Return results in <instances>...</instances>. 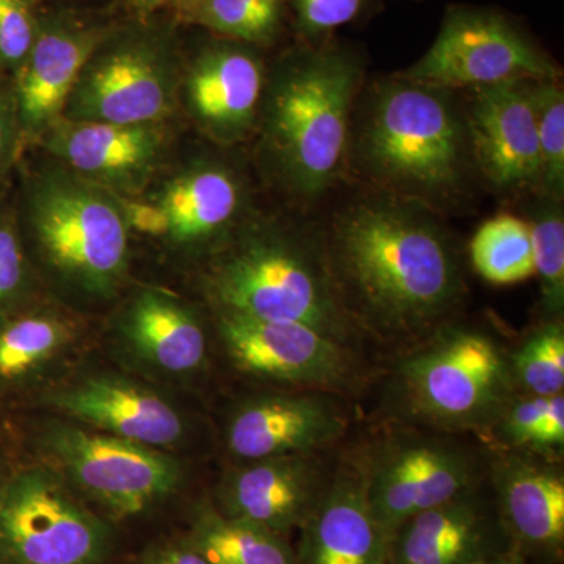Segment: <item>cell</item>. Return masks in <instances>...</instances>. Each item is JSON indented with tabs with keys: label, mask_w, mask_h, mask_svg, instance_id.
<instances>
[{
	"label": "cell",
	"mask_w": 564,
	"mask_h": 564,
	"mask_svg": "<svg viewBox=\"0 0 564 564\" xmlns=\"http://www.w3.org/2000/svg\"><path fill=\"white\" fill-rule=\"evenodd\" d=\"M176 79L158 52L124 46L88 61L62 120L161 124L174 107Z\"/></svg>",
	"instance_id": "2e32d148"
},
{
	"label": "cell",
	"mask_w": 564,
	"mask_h": 564,
	"mask_svg": "<svg viewBox=\"0 0 564 564\" xmlns=\"http://www.w3.org/2000/svg\"><path fill=\"white\" fill-rule=\"evenodd\" d=\"M516 392L551 397L564 392V323L543 321L508 350Z\"/></svg>",
	"instance_id": "f1b7e54d"
},
{
	"label": "cell",
	"mask_w": 564,
	"mask_h": 564,
	"mask_svg": "<svg viewBox=\"0 0 564 564\" xmlns=\"http://www.w3.org/2000/svg\"><path fill=\"white\" fill-rule=\"evenodd\" d=\"M532 82L470 88L466 120L473 161L494 191L538 188L540 144Z\"/></svg>",
	"instance_id": "d6986e66"
},
{
	"label": "cell",
	"mask_w": 564,
	"mask_h": 564,
	"mask_svg": "<svg viewBox=\"0 0 564 564\" xmlns=\"http://www.w3.org/2000/svg\"><path fill=\"white\" fill-rule=\"evenodd\" d=\"M345 397L273 389L239 400L223 429L234 463L285 455H315L340 443L350 429Z\"/></svg>",
	"instance_id": "5bb4252c"
},
{
	"label": "cell",
	"mask_w": 564,
	"mask_h": 564,
	"mask_svg": "<svg viewBox=\"0 0 564 564\" xmlns=\"http://www.w3.org/2000/svg\"><path fill=\"white\" fill-rule=\"evenodd\" d=\"M0 440H2V437H0ZM14 463L17 462H13V458H11L9 448L0 441V488H2L7 477H9L10 470L13 469Z\"/></svg>",
	"instance_id": "f35d334b"
},
{
	"label": "cell",
	"mask_w": 564,
	"mask_h": 564,
	"mask_svg": "<svg viewBox=\"0 0 564 564\" xmlns=\"http://www.w3.org/2000/svg\"><path fill=\"white\" fill-rule=\"evenodd\" d=\"M212 326L229 366L258 384L347 397L369 377L361 350L303 323L212 310Z\"/></svg>",
	"instance_id": "30bf717a"
},
{
	"label": "cell",
	"mask_w": 564,
	"mask_h": 564,
	"mask_svg": "<svg viewBox=\"0 0 564 564\" xmlns=\"http://www.w3.org/2000/svg\"><path fill=\"white\" fill-rule=\"evenodd\" d=\"M534 274L540 280L544 321H563L564 218L556 202L545 203L529 223Z\"/></svg>",
	"instance_id": "4dcf8cb0"
},
{
	"label": "cell",
	"mask_w": 564,
	"mask_h": 564,
	"mask_svg": "<svg viewBox=\"0 0 564 564\" xmlns=\"http://www.w3.org/2000/svg\"><path fill=\"white\" fill-rule=\"evenodd\" d=\"M20 410H41L96 430L172 452L187 441V414L161 386L128 370H70L35 393Z\"/></svg>",
	"instance_id": "8fae6325"
},
{
	"label": "cell",
	"mask_w": 564,
	"mask_h": 564,
	"mask_svg": "<svg viewBox=\"0 0 564 564\" xmlns=\"http://www.w3.org/2000/svg\"><path fill=\"white\" fill-rule=\"evenodd\" d=\"M204 291L212 310L303 323L361 351L366 343L334 291L321 236L247 226L212 254Z\"/></svg>",
	"instance_id": "277c9868"
},
{
	"label": "cell",
	"mask_w": 564,
	"mask_h": 564,
	"mask_svg": "<svg viewBox=\"0 0 564 564\" xmlns=\"http://www.w3.org/2000/svg\"><path fill=\"white\" fill-rule=\"evenodd\" d=\"M488 480L513 551L530 564H563L562 462L489 448Z\"/></svg>",
	"instance_id": "9a60e30c"
},
{
	"label": "cell",
	"mask_w": 564,
	"mask_h": 564,
	"mask_svg": "<svg viewBox=\"0 0 564 564\" xmlns=\"http://www.w3.org/2000/svg\"><path fill=\"white\" fill-rule=\"evenodd\" d=\"M95 52V40L85 33H36L28 57L11 74V93L20 124L21 150L40 143L63 110L82 69Z\"/></svg>",
	"instance_id": "cb8c5ba5"
},
{
	"label": "cell",
	"mask_w": 564,
	"mask_h": 564,
	"mask_svg": "<svg viewBox=\"0 0 564 564\" xmlns=\"http://www.w3.org/2000/svg\"><path fill=\"white\" fill-rule=\"evenodd\" d=\"M532 98L540 144V184L545 199L564 192V93L558 79L533 80Z\"/></svg>",
	"instance_id": "1f68e13d"
},
{
	"label": "cell",
	"mask_w": 564,
	"mask_h": 564,
	"mask_svg": "<svg viewBox=\"0 0 564 564\" xmlns=\"http://www.w3.org/2000/svg\"><path fill=\"white\" fill-rule=\"evenodd\" d=\"M43 291L22 240L17 209L0 203V321L43 302Z\"/></svg>",
	"instance_id": "f546056e"
},
{
	"label": "cell",
	"mask_w": 564,
	"mask_h": 564,
	"mask_svg": "<svg viewBox=\"0 0 564 564\" xmlns=\"http://www.w3.org/2000/svg\"><path fill=\"white\" fill-rule=\"evenodd\" d=\"M399 77L451 91L502 82L558 79V70L500 14L455 9L448 11L432 47Z\"/></svg>",
	"instance_id": "7c38bea8"
},
{
	"label": "cell",
	"mask_w": 564,
	"mask_h": 564,
	"mask_svg": "<svg viewBox=\"0 0 564 564\" xmlns=\"http://www.w3.org/2000/svg\"><path fill=\"white\" fill-rule=\"evenodd\" d=\"M358 62L344 51L296 55L262 95L263 137L282 180L318 198L343 173L358 93Z\"/></svg>",
	"instance_id": "8992f818"
},
{
	"label": "cell",
	"mask_w": 564,
	"mask_h": 564,
	"mask_svg": "<svg viewBox=\"0 0 564 564\" xmlns=\"http://www.w3.org/2000/svg\"><path fill=\"white\" fill-rule=\"evenodd\" d=\"M386 384L391 423L480 437L514 395L508 348L452 322L400 352Z\"/></svg>",
	"instance_id": "5b68a950"
},
{
	"label": "cell",
	"mask_w": 564,
	"mask_h": 564,
	"mask_svg": "<svg viewBox=\"0 0 564 564\" xmlns=\"http://www.w3.org/2000/svg\"><path fill=\"white\" fill-rule=\"evenodd\" d=\"M513 551L488 477L403 522L389 538L386 564H475Z\"/></svg>",
	"instance_id": "ffe728a7"
},
{
	"label": "cell",
	"mask_w": 564,
	"mask_h": 564,
	"mask_svg": "<svg viewBox=\"0 0 564 564\" xmlns=\"http://www.w3.org/2000/svg\"><path fill=\"white\" fill-rule=\"evenodd\" d=\"M133 6L139 7V9H152V7L158 6L161 0H131Z\"/></svg>",
	"instance_id": "ab89813d"
},
{
	"label": "cell",
	"mask_w": 564,
	"mask_h": 564,
	"mask_svg": "<svg viewBox=\"0 0 564 564\" xmlns=\"http://www.w3.org/2000/svg\"><path fill=\"white\" fill-rule=\"evenodd\" d=\"M433 210L397 196L351 203L322 234L340 306L364 340L403 350L455 322L462 256Z\"/></svg>",
	"instance_id": "6da1fadb"
},
{
	"label": "cell",
	"mask_w": 564,
	"mask_h": 564,
	"mask_svg": "<svg viewBox=\"0 0 564 564\" xmlns=\"http://www.w3.org/2000/svg\"><path fill=\"white\" fill-rule=\"evenodd\" d=\"M161 124L61 120L41 139L69 172L107 191H133L154 172L165 150Z\"/></svg>",
	"instance_id": "7402d4cb"
},
{
	"label": "cell",
	"mask_w": 564,
	"mask_h": 564,
	"mask_svg": "<svg viewBox=\"0 0 564 564\" xmlns=\"http://www.w3.org/2000/svg\"><path fill=\"white\" fill-rule=\"evenodd\" d=\"M137 564H209L184 533L154 541L141 552Z\"/></svg>",
	"instance_id": "8d00e7d4"
},
{
	"label": "cell",
	"mask_w": 564,
	"mask_h": 564,
	"mask_svg": "<svg viewBox=\"0 0 564 564\" xmlns=\"http://www.w3.org/2000/svg\"><path fill=\"white\" fill-rule=\"evenodd\" d=\"M333 466L322 454L236 463L221 475L210 500L228 518L291 538L313 513Z\"/></svg>",
	"instance_id": "e0dca14e"
},
{
	"label": "cell",
	"mask_w": 564,
	"mask_h": 564,
	"mask_svg": "<svg viewBox=\"0 0 564 564\" xmlns=\"http://www.w3.org/2000/svg\"><path fill=\"white\" fill-rule=\"evenodd\" d=\"M31 0H0V74H13L36 39Z\"/></svg>",
	"instance_id": "836d02e7"
},
{
	"label": "cell",
	"mask_w": 564,
	"mask_h": 564,
	"mask_svg": "<svg viewBox=\"0 0 564 564\" xmlns=\"http://www.w3.org/2000/svg\"><path fill=\"white\" fill-rule=\"evenodd\" d=\"M470 261L484 280L516 284L534 274L529 223L514 215H497L481 225L470 242Z\"/></svg>",
	"instance_id": "83f0119b"
},
{
	"label": "cell",
	"mask_w": 564,
	"mask_h": 564,
	"mask_svg": "<svg viewBox=\"0 0 564 564\" xmlns=\"http://www.w3.org/2000/svg\"><path fill=\"white\" fill-rule=\"evenodd\" d=\"M475 564H530L527 562L524 556L519 555L516 551L503 552V554L491 556V558H486L484 562H478Z\"/></svg>",
	"instance_id": "74e56055"
},
{
	"label": "cell",
	"mask_w": 564,
	"mask_h": 564,
	"mask_svg": "<svg viewBox=\"0 0 564 564\" xmlns=\"http://www.w3.org/2000/svg\"><path fill=\"white\" fill-rule=\"evenodd\" d=\"M185 93L188 109L204 131L234 143L247 135L261 109V62L234 47L210 51L193 66Z\"/></svg>",
	"instance_id": "d4e9b609"
},
{
	"label": "cell",
	"mask_w": 564,
	"mask_h": 564,
	"mask_svg": "<svg viewBox=\"0 0 564 564\" xmlns=\"http://www.w3.org/2000/svg\"><path fill=\"white\" fill-rule=\"evenodd\" d=\"M351 139L364 174L384 195L433 210L454 203L466 187L473 152L448 90L399 76L377 85Z\"/></svg>",
	"instance_id": "3957f363"
},
{
	"label": "cell",
	"mask_w": 564,
	"mask_h": 564,
	"mask_svg": "<svg viewBox=\"0 0 564 564\" xmlns=\"http://www.w3.org/2000/svg\"><path fill=\"white\" fill-rule=\"evenodd\" d=\"M202 18L215 31L247 41L269 40L280 24V0H203Z\"/></svg>",
	"instance_id": "d6a6232c"
},
{
	"label": "cell",
	"mask_w": 564,
	"mask_h": 564,
	"mask_svg": "<svg viewBox=\"0 0 564 564\" xmlns=\"http://www.w3.org/2000/svg\"><path fill=\"white\" fill-rule=\"evenodd\" d=\"M355 455L367 502L388 538L408 519L488 477L489 448L470 434L391 423Z\"/></svg>",
	"instance_id": "ba28073f"
},
{
	"label": "cell",
	"mask_w": 564,
	"mask_h": 564,
	"mask_svg": "<svg viewBox=\"0 0 564 564\" xmlns=\"http://www.w3.org/2000/svg\"><path fill=\"white\" fill-rule=\"evenodd\" d=\"M115 530L36 459L14 463L0 488V564H109Z\"/></svg>",
	"instance_id": "9c48e42d"
},
{
	"label": "cell",
	"mask_w": 564,
	"mask_h": 564,
	"mask_svg": "<svg viewBox=\"0 0 564 564\" xmlns=\"http://www.w3.org/2000/svg\"><path fill=\"white\" fill-rule=\"evenodd\" d=\"M124 370L158 386L188 384L210 364V336L191 304L161 289H141L111 325Z\"/></svg>",
	"instance_id": "4fadbf2b"
},
{
	"label": "cell",
	"mask_w": 564,
	"mask_h": 564,
	"mask_svg": "<svg viewBox=\"0 0 564 564\" xmlns=\"http://www.w3.org/2000/svg\"><path fill=\"white\" fill-rule=\"evenodd\" d=\"M242 199V184L232 170L199 163L166 182L154 203L129 214V220L169 250L202 254L217 250L231 234Z\"/></svg>",
	"instance_id": "ac0fdd59"
},
{
	"label": "cell",
	"mask_w": 564,
	"mask_h": 564,
	"mask_svg": "<svg viewBox=\"0 0 564 564\" xmlns=\"http://www.w3.org/2000/svg\"><path fill=\"white\" fill-rule=\"evenodd\" d=\"M491 451L522 452L562 462L564 451V395L514 393L502 413L478 437Z\"/></svg>",
	"instance_id": "4316f807"
},
{
	"label": "cell",
	"mask_w": 564,
	"mask_h": 564,
	"mask_svg": "<svg viewBox=\"0 0 564 564\" xmlns=\"http://www.w3.org/2000/svg\"><path fill=\"white\" fill-rule=\"evenodd\" d=\"M303 28L311 33L332 32L355 20L362 0H293Z\"/></svg>",
	"instance_id": "e575fe53"
},
{
	"label": "cell",
	"mask_w": 564,
	"mask_h": 564,
	"mask_svg": "<svg viewBox=\"0 0 564 564\" xmlns=\"http://www.w3.org/2000/svg\"><path fill=\"white\" fill-rule=\"evenodd\" d=\"M18 223L41 284L69 307L120 295L131 265V220L113 192L65 166L25 174Z\"/></svg>",
	"instance_id": "7a4b0ae2"
},
{
	"label": "cell",
	"mask_w": 564,
	"mask_h": 564,
	"mask_svg": "<svg viewBox=\"0 0 564 564\" xmlns=\"http://www.w3.org/2000/svg\"><path fill=\"white\" fill-rule=\"evenodd\" d=\"M20 124L10 82L0 76V185L18 161L21 152Z\"/></svg>",
	"instance_id": "d590c367"
},
{
	"label": "cell",
	"mask_w": 564,
	"mask_h": 564,
	"mask_svg": "<svg viewBox=\"0 0 564 564\" xmlns=\"http://www.w3.org/2000/svg\"><path fill=\"white\" fill-rule=\"evenodd\" d=\"M32 426L28 434L32 459L52 467L82 502L115 527L159 510L185 485L184 464L172 452L96 432L58 415Z\"/></svg>",
	"instance_id": "52a82bcc"
},
{
	"label": "cell",
	"mask_w": 564,
	"mask_h": 564,
	"mask_svg": "<svg viewBox=\"0 0 564 564\" xmlns=\"http://www.w3.org/2000/svg\"><path fill=\"white\" fill-rule=\"evenodd\" d=\"M299 533L296 564H386L389 538L367 502L355 451L334 464L325 492Z\"/></svg>",
	"instance_id": "44dd1931"
},
{
	"label": "cell",
	"mask_w": 564,
	"mask_h": 564,
	"mask_svg": "<svg viewBox=\"0 0 564 564\" xmlns=\"http://www.w3.org/2000/svg\"><path fill=\"white\" fill-rule=\"evenodd\" d=\"M184 534L209 564H296L291 538L228 518L210 499L193 508Z\"/></svg>",
	"instance_id": "484cf974"
},
{
	"label": "cell",
	"mask_w": 564,
	"mask_h": 564,
	"mask_svg": "<svg viewBox=\"0 0 564 564\" xmlns=\"http://www.w3.org/2000/svg\"><path fill=\"white\" fill-rule=\"evenodd\" d=\"M82 325L40 302L0 321V411L22 404L66 373L79 351Z\"/></svg>",
	"instance_id": "603a6c76"
}]
</instances>
